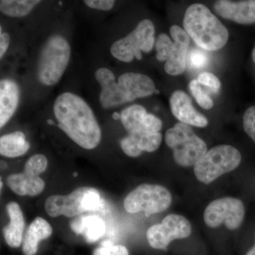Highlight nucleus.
Masks as SVG:
<instances>
[{
	"mask_svg": "<svg viewBox=\"0 0 255 255\" xmlns=\"http://www.w3.org/2000/svg\"><path fill=\"white\" fill-rule=\"evenodd\" d=\"M53 113L60 128L73 141L86 150L100 143L102 130L90 105L73 92H64L57 97Z\"/></svg>",
	"mask_w": 255,
	"mask_h": 255,
	"instance_id": "1",
	"label": "nucleus"
},
{
	"mask_svg": "<svg viewBox=\"0 0 255 255\" xmlns=\"http://www.w3.org/2000/svg\"><path fill=\"white\" fill-rule=\"evenodd\" d=\"M183 24L196 44L208 51L221 49L229 38L226 26L202 4L196 3L187 8Z\"/></svg>",
	"mask_w": 255,
	"mask_h": 255,
	"instance_id": "2",
	"label": "nucleus"
},
{
	"mask_svg": "<svg viewBox=\"0 0 255 255\" xmlns=\"http://www.w3.org/2000/svg\"><path fill=\"white\" fill-rule=\"evenodd\" d=\"M71 48L68 41L60 35L50 36L40 52L37 74L40 82L53 86L60 81L70 62Z\"/></svg>",
	"mask_w": 255,
	"mask_h": 255,
	"instance_id": "3",
	"label": "nucleus"
},
{
	"mask_svg": "<svg viewBox=\"0 0 255 255\" xmlns=\"http://www.w3.org/2000/svg\"><path fill=\"white\" fill-rule=\"evenodd\" d=\"M102 202L98 190L95 188L81 187L68 195L50 196L45 203V209L52 218L60 216L73 218L82 213L100 210Z\"/></svg>",
	"mask_w": 255,
	"mask_h": 255,
	"instance_id": "4",
	"label": "nucleus"
},
{
	"mask_svg": "<svg viewBox=\"0 0 255 255\" xmlns=\"http://www.w3.org/2000/svg\"><path fill=\"white\" fill-rule=\"evenodd\" d=\"M165 142L172 150L174 160L182 167L195 165L208 151L206 142L189 125L181 122L167 130Z\"/></svg>",
	"mask_w": 255,
	"mask_h": 255,
	"instance_id": "5",
	"label": "nucleus"
},
{
	"mask_svg": "<svg viewBox=\"0 0 255 255\" xmlns=\"http://www.w3.org/2000/svg\"><path fill=\"white\" fill-rule=\"evenodd\" d=\"M241 152L231 145H221L208 150L194 165L198 180L211 184L223 174L237 168L241 164Z\"/></svg>",
	"mask_w": 255,
	"mask_h": 255,
	"instance_id": "6",
	"label": "nucleus"
},
{
	"mask_svg": "<svg viewBox=\"0 0 255 255\" xmlns=\"http://www.w3.org/2000/svg\"><path fill=\"white\" fill-rule=\"evenodd\" d=\"M155 43V26L150 20L143 19L128 35L114 42L111 54L124 63H130L134 58L140 60L141 52L150 53Z\"/></svg>",
	"mask_w": 255,
	"mask_h": 255,
	"instance_id": "7",
	"label": "nucleus"
},
{
	"mask_svg": "<svg viewBox=\"0 0 255 255\" xmlns=\"http://www.w3.org/2000/svg\"><path fill=\"white\" fill-rule=\"evenodd\" d=\"M168 189L158 184H140L128 194L124 201L126 211L130 214L144 211L154 214L163 212L172 204Z\"/></svg>",
	"mask_w": 255,
	"mask_h": 255,
	"instance_id": "8",
	"label": "nucleus"
},
{
	"mask_svg": "<svg viewBox=\"0 0 255 255\" xmlns=\"http://www.w3.org/2000/svg\"><path fill=\"white\" fill-rule=\"evenodd\" d=\"M246 210L243 201L232 197H224L210 203L204 211V219L209 228L219 227L224 224L229 230L241 226Z\"/></svg>",
	"mask_w": 255,
	"mask_h": 255,
	"instance_id": "9",
	"label": "nucleus"
},
{
	"mask_svg": "<svg viewBox=\"0 0 255 255\" xmlns=\"http://www.w3.org/2000/svg\"><path fill=\"white\" fill-rule=\"evenodd\" d=\"M191 223L184 216L169 214L159 224L153 225L147 231V239L151 248L165 250L171 242L190 236Z\"/></svg>",
	"mask_w": 255,
	"mask_h": 255,
	"instance_id": "10",
	"label": "nucleus"
},
{
	"mask_svg": "<svg viewBox=\"0 0 255 255\" xmlns=\"http://www.w3.org/2000/svg\"><path fill=\"white\" fill-rule=\"evenodd\" d=\"M119 95L123 103H128L142 97H149L156 91L153 80L140 73H127L121 75L117 82Z\"/></svg>",
	"mask_w": 255,
	"mask_h": 255,
	"instance_id": "11",
	"label": "nucleus"
},
{
	"mask_svg": "<svg viewBox=\"0 0 255 255\" xmlns=\"http://www.w3.org/2000/svg\"><path fill=\"white\" fill-rule=\"evenodd\" d=\"M170 33L173 38L174 43L168 59L164 65V70L169 75L176 76L181 75L185 70L190 37L185 30L177 25L171 26Z\"/></svg>",
	"mask_w": 255,
	"mask_h": 255,
	"instance_id": "12",
	"label": "nucleus"
},
{
	"mask_svg": "<svg viewBox=\"0 0 255 255\" xmlns=\"http://www.w3.org/2000/svg\"><path fill=\"white\" fill-rule=\"evenodd\" d=\"M169 105L172 114L181 123L199 128L206 127L209 124L205 116L194 108L190 97L185 92L181 90L173 92Z\"/></svg>",
	"mask_w": 255,
	"mask_h": 255,
	"instance_id": "13",
	"label": "nucleus"
},
{
	"mask_svg": "<svg viewBox=\"0 0 255 255\" xmlns=\"http://www.w3.org/2000/svg\"><path fill=\"white\" fill-rule=\"evenodd\" d=\"M214 10L223 18L240 24L255 23V0H219L215 2Z\"/></svg>",
	"mask_w": 255,
	"mask_h": 255,
	"instance_id": "14",
	"label": "nucleus"
},
{
	"mask_svg": "<svg viewBox=\"0 0 255 255\" xmlns=\"http://www.w3.org/2000/svg\"><path fill=\"white\" fill-rule=\"evenodd\" d=\"M96 80L100 84L101 88L100 102L106 110L114 108L124 105L123 101L119 95L115 75L110 69L101 68L95 72Z\"/></svg>",
	"mask_w": 255,
	"mask_h": 255,
	"instance_id": "15",
	"label": "nucleus"
},
{
	"mask_svg": "<svg viewBox=\"0 0 255 255\" xmlns=\"http://www.w3.org/2000/svg\"><path fill=\"white\" fill-rule=\"evenodd\" d=\"M19 87L14 80L4 79L0 82V128L9 122L19 103Z\"/></svg>",
	"mask_w": 255,
	"mask_h": 255,
	"instance_id": "16",
	"label": "nucleus"
},
{
	"mask_svg": "<svg viewBox=\"0 0 255 255\" xmlns=\"http://www.w3.org/2000/svg\"><path fill=\"white\" fill-rule=\"evenodd\" d=\"M9 222L3 229V235L6 244L12 248H17L23 241L25 221L19 205L10 202L6 205Z\"/></svg>",
	"mask_w": 255,
	"mask_h": 255,
	"instance_id": "17",
	"label": "nucleus"
},
{
	"mask_svg": "<svg viewBox=\"0 0 255 255\" xmlns=\"http://www.w3.org/2000/svg\"><path fill=\"white\" fill-rule=\"evenodd\" d=\"M70 228L76 234L82 235L89 243L99 241L106 233L105 221L93 215L76 218L70 223Z\"/></svg>",
	"mask_w": 255,
	"mask_h": 255,
	"instance_id": "18",
	"label": "nucleus"
},
{
	"mask_svg": "<svg viewBox=\"0 0 255 255\" xmlns=\"http://www.w3.org/2000/svg\"><path fill=\"white\" fill-rule=\"evenodd\" d=\"M53 228L43 218L37 217L28 226L23 241L22 251L24 255H35L38 252L40 242L50 237Z\"/></svg>",
	"mask_w": 255,
	"mask_h": 255,
	"instance_id": "19",
	"label": "nucleus"
},
{
	"mask_svg": "<svg viewBox=\"0 0 255 255\" xmlns=\"http://www.w3.org/2000/svg\"><path fill=\"white\" fill-rule=\"evenodd\" d=\"M8 187L18 196L39 195L45 188V182L39 176H31L22 172L13 174L6 179Z\"/></svg>",
	"mask_w": 255,
	"mask_h": 255,
	"instance_id": "20",
	"label": "nucleus"
},
{
	"mask_svg": "<svg viewBox=\"0 0 255 255\" xmlns=\"http://www.w3.org/2000/svg\"><path fill=\"white\" fill-rule=\"evenodd\" d=\"M30 144L21 131L5 134L0 137V154L4 157L14 158L21 157L29 150Z\"/></svg>",
	"mask_w": 255,
	"mask_h": 255,
	"instance_id": "21",
	"label": "nucleus"
},
{
	"mask_svg": "<svg viewBox=\"0 0 255 255\" xmlns=\"http://www.w3.org/2000/svg\"><path fill=\"white\" fill-rule=\"evenodd\" d=\"M147 111L141 105H134L128 107L120 114L121 122L128 134L143 130V122Z\"/></svg>",
	"mask_w": 255,
	"mask_h": 255,
	"instance_id": "22",
	"label": "nucleus"
},
{
	"mask_svg": "<svg viewBox=\"0 0 255 255\" xmlns=\"http://www.w3.org/2000/svg\"><path fill=\"white\" fill-rule=\"evenodd\" d=\"M41 1L37 0H1L0 11L9 17H23L29 14Z\"/></svg>",
	"mask_w": 255,
	"mask_h": 255,
	"instance_id": "23",
	"label": "nucleus"
},
{
	"mask_svg": "<svg viewBox=\"0 0 255 255\" xmlns=\"http://www.w3.org/2000/svg\"><path fill=\"white\" fill-rule=\"evenodd\" d=\"M128 135L132 137L140 150L143 152H152L157 150L162 142V134L159 132H147L140 130L130 132Z\"/></svg>",
	"mask_w": 255,
	"mask_h": 255,
	"instance_id": "24",
	"label": "nucleus"
},
{
	"mask_svg": "<svg viewBox=\"0 0 255 255\" xmlns=\"http://www.w3.org/2000/svg\"><path fill=\"white\" fill-rule=\"evenodd\" d=\"M48 167V159L46 156L36 154L31 156L26 161L23 172L31 176H39Z\"/></svg>",
	"mask_w": 255,
	"mask_h": 255,
	"instance_id": "25",
	"label": "nucleus"
},
{
	"mask_svg": "<svg viewBox=\"0 0 255 255\" xmlns=\"http://www.w3.org/2000/svg\"><path fill=\"white\" fill-rule=\"evenodd\" d=\"M189 90L196 102L204 110H211L214 107V102L211 97L201 88L197 80H191L189 83Z\"/></svg>",
	"mask_w": 255,
	"mask_h": 255,
	"instance_id": "26",
	"label": "nucleus"
},
{
	"mask_svg": "<svg viewBox=\"0 0 255 255\" xmlns=\"http://www.w3.org/2000/svg\"><path fill=\"white\" fill-rule=\"evenodd\" d=\"M174 42L166 33H160L155 41L156 58L159 61H167L170 54Z\"/></svg>",
	"mask_w": 255,
	"mask_h": 255,
	"instance_id": "27",
	"label": "nucleus"
},
{
	"mask_svg": "<svg viewBox=\"0 0 255 255\" xmlns=\"http://www.w3.org/2000/svg\"><path fill=\"white\" fill-rule=\"evenodd\" d=\"M243 127L246 133L255 142V106L250 107L243 117Z\"/></svg>",
	"mask_w": 255,
	"mask_h": 255,
	"instance_id": "28",
	"label": "nucleus"
},
{
	"mask_svg": "<svg viewBox=\"0 0 255 255\" xmlns=\"http://www.w3.org/2000/svg\"><path fill=\"white\" fill-rule=\"evenodd\" d=\"M189 61L193 68H203L209 63V56L202 50L193 49L189 53Z\"/></svg>",
	"mask_w": 255,
	"mask_h": 255,
	"instance_id": "29",
	"label": "nucleus"
},
{
	"mask_svg": "<svg viewBox=\"0 0 255 255\" xmlns=\"http://www.w3.org/2000/svg\"><path fill=\"white\" fill-rule=\"evenodd\" d=\"M121 147L126 155L130 157H136L141 155L142 151L132 140V137L127 135L121 140Z\"/></svg>",
	"mask_w": 255,
	"mask_h": 255,
	"instance_id": "30",
	"label": "nucleus"
},
{
	"mask_svg": "<svg viewBox=\"0 0 255 255\" xmlns=\"http://www.w3.org/2000/svg\"><path fill=\"white\" fill-rule=\"evenodd\" d=\"M197 81L200 85L209 87L215 92H219L221 88V82H220L219 79L214 74L209 73V72L201 73L198 76Z\"/></svg>",
	"mask_w": 255,
	"mask_h": 255,
	"instance_id": "31",
	"label": "nucleus"
},
{
	"mask_svg": "<svg viewBox=\"0 0 255 255\" xmlns=\"http://www.w3.org/2000/svg\"><path fill=\"white\" fill-rule=\"evenodd\" d=\"M162 127V122L160 119L153 114H147L144 119L143 130L147 132H157Z\"/></svg>",
	"mask_w": 255,
	"mask_h": 255,
	"instance_id": "32",
	"label": "nucleus"
},
{
	"mask_svg": "<svg viewBox=\"0 0 255 255\" xmlns=\"http://www.w3.org/2000/svg\"><path fill=\"white\" fill-rule=\"evenodd\" d=\"M84 3L91 9L110 11L114 7L115 1L114 0H85Z\"/></svg>",
	"mask_w": 255,
	"mask_h": 255,
	"instance_id": "33",
	"label": "nucleus"
},
{
	"mask_svg": "<svg viewBox=\"0 0 255 255\" xmlns=\"http://www.w3.org/2000/svg\"><path fill=\"white\" fill-rule=\"evenodd\" d=\"M10 36L9 33L1 31L0 33V58H2L9 48Z\"/></svg>",
	"mask_w": 255,
	"mask_h": 255,
	"instance_id": "34",
	"label": "nucleus"
},
{
	"mask_svg": "<svg viewBox=\"0 0 255 255\" xmlns=\"http://www.w3.org/2000/svg\"><path fill=\"white\" fill-rule=\"evenodd\" d=\"M113 243L110 241L103 242L101 246L94 251L93 255H110V247Z\"/></svg>",
	"mask_w": 255,
	"mask_h": 255,
	"instance_id": "35",
	"label": "nucleus"
},
{
	"mask_svg": "<svg viewBox=\"0 0 255 255\" xmlns=\"http://www.w3.org/2000/svg\"><path fill=\"white\" fill-rule=\"evenodd\" d=\"M110 255H129V252L125 246L112 244L110 247Z\"/></svg>",
	"mask_w": 255,
	"mask_h": 255,
	"instance_id": "36",
	"label": "nucleus"
},
{
	"mask_svg": "<svg viewBox=\"0 0 255 255\" xmlns=\"http://www.w3.org/2000/svg\"><path fill=\"white\" fill-rule=\"evenodd\" d=\"M246 255H255V247L253 246L251 249H250Z\"/></svg>",
	"mask_w": 255,
	"mask_h": 255,
	"instance_id": "37",
	"label": "nucleus"
},
{
	"mask_svg": "<svg viewBox=\"0 0 255 255\" xmlns=\"http://www.w3.org/2000/svg\"><path fill=\"white\" fill-rule=\"evenodd\" d=\"M252 58H253V61L255 63V46L253 50V53H252Z\"/></svg>",
	"mask_w": 255,
	"mask_h": 255,
	"instance_id": "38",
	"label": "nucleus"
},
{
	"mask_svg": "<svg viewBox=\"0 0 255 255\" xmlns=\"http://www.w3.org/2000/svg\"><path fill=\"white\" fill-rule=\"evenodd\" d=\"M73 175L75 176V177H76V176H78V173H76V172H75V173H74Z\"/></svg>",
	"mask_w": 255,
	"mask_h": 255,
	"instance_id": "39",
	"label": "nucleus"
},
{
	"mask_svg": "<svg viewBox=\"0 0 255 255\" xmlns=\"http://www.w3.org/2000/svg\"><path fill=\"white\" fill-rule=\"evenodd\" d=\"M2 184H3L2 182H1V186H0V187H1V188H2Z\"/></svg>",
	"mask_w": 255,
	"mask_h": 255,
	"instance_id": "40",
	"label": "nucleus"
},
{
	"mask_svg": "<svg viewBox=\"0 0 255 255\" xmlns=\"http://www.w3.org/2000/svg\"><path fill=\"white\" fill-rule=\"evenodd\" d=\"M254 246L255 247V246Z\"/></svg>",
	"mask_w": 255,
	"mask_h": 255,
	"instance_id": "41",
	"label": "nucleus"
}]
</instances>
